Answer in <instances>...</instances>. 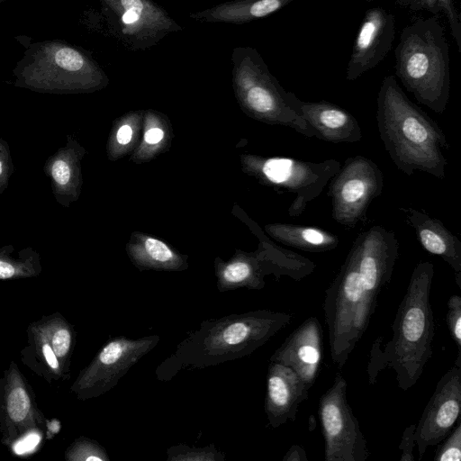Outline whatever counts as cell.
<instances>
[{
	"label": "cell",
	"instance_id": "obj_1",
	"mask_svg": "<svg viewBox=\"0 0 461 461\" xmlns=\"http://www.w3.org/2000/svg\"><path fill=\"white\" fill-rule=\"evenodd\" d=\"M399 256L396 234L372 226L355 239L322 304L333 363L342 369L369 325Z\"/></svg>",
	"mask_w": 461,
	"mask_h": 461
},
{
	"label": "cell",
	"instance_id": "obj_2",
	"mask_svg": "<svg viewBox=\"0 0 461 461\" xmlns=\"http://www.w3.org/2000/svg\"><path fill=\"white\" fill-rule=\"evenodd\" d=\"M434 266L418 263L391 326L386 343L378 337L373 343L367 364L369 384H375L380 372L392 369L397 385L407 391L420 379L433 351L435 322L429 302Z\"/></svg>",
	"mask_w": 461,
	"mask_h": 461
},
{
	"label": "cell",
	"instance_id": "obj_3",
	"mask_svg": "<svg viewBox=\"0 0 461 461\" xmlns=\"http://www.w3.org/2000/svg\"><path fill=\"white\" fill-rule=\"evenodd\" d=\"M292 319V314L284 312L255 310L203 321L157 366L156 378L169 382L182 370L202 369L249 356Z\"/></svg>",
	"mask_w": 461,
	"mask_h": 461
},
{
	"label": "cell",
	"instance_id": "obj_4",
	"mask_svg": "<svg viewBox=\"0 0 461 461\" xmlns=\"http://www.w3.org/2000/svg\"><path fill=\"white\" fill-rule=\"evenodd\" d=\"M379 136L395 167L411 176L415 171L438 179L446 176L450 148L440 126L412 103L394 76L384 77L376 98Z\"/></svg>",
	"mask_w": 461,
	"mask_h": 461
},
{
	"label": "cell",
	"instance_id": "obj_5",
	"mask_svg": "<svg viewBox=\"0 0 461 461\" xmlns=\"http://www.w3.org/2000/svg\"><path fill=\"white\" fill-rule=\"evenodd\" d=\"M395 76L415 99L437 113L450 92L449 46L437 16L415 18L405 26L394 50Z\"/></svg>",
	"mask_w": 461,
	"mask_h": 461
},
{
	"label": "cell",
	"instance_id": "obj_6",
	"mask_svg": "<svg viewBox=\"0 0 461 461\" xmlns=\"http://www.w3.org/2000/svg\"><path fill=\"white\" fill-rule=\"evenodd\" d=\"M91 73L86 55L60 40L31 43L13 70L15 86L49 94L84 89Z\"/></svg>",
	"mask_w": 461,
	"mask_h": 461
},
{
	"label": "cell",
	"instance_id": "obj_7",
	"mask_svg": "<svg viewBox=\"0 0 461 461\" xmlns=\"http://www.w3.org/2000/svg\"><path fill=\"white\" fill-rule=\"evenodd\" d=\"M328 184L332 219L353 229L366 221L371 203L382 194L384 175L372 159L357 155L348 158Z\"/></svg>",
	"mask_w": 461,
	"mask_h": 461
},
{
	"label": "cell",
	"instance_id": "obj_8",
	"mask_svg": "<svg viewBox=\"0 0 461 461\" xmlns=\"http://www.w3.org/2000/svg\"><path fill=\"white\" fill-rule=\"evenodd\" d=\"M348 383L337 373L319 401L325 461H366L370 456L360 424L348 402Z\"/></svg>",
	"mask_w": 461,
	"mask_h": 461
},
{
	"label": "cell",
	"instance_id": "obj_9",
	"mask_svg": "<svg viewBox=\"0 0 461 461\" xmlns=\"http://www.w3.org/2000/svg\"><path fill=\"white\" fill-rule=\"evenodd\" d=\"M261 176L271 185L294 194L288 209L291 217L302 215L340 167L334 158L320 162L275 157L261 160Z\"/></svg>",
	"mask_w": 461,
	"mask_h": 461
},
{
	"label": "cell",
	"instance_id": "obj_10",
	"mask_svg": "<svg viewBox=\"0 0 461 461\" xmlns=\"http://www.w3.org/2000/svg\"><path fill=\"white\" fill-rule=\"evenodd\" d=\"M461 411V356L438 380L419 422L415 444L420 457L429 447L438 445L452 430Z\"/></svg>",
	"mask_w": 461,
	"mask_h": 461
},
{
	"label": "cell",
	"instance_id": "obj_11",
	"mask_svg": "<svg viewBox=\"0 0 461 461\" xmlns=\"http://www.w3.org/2000/svg\"><path fill=\"white\" fill-rule=\"evenodd\" d=\"M396 35L395 15L381 6L365 12L346 69V79L355 81L377 67L392 49Z\"/></svg>",
	"mask_w": 461,
	"mask_h": 461
},
{
	"label": "cell",
	"instance_id": "obj_12",
	"mask_svg": "<svg viewBox=\"0 0 461 461\" xmlns=\"http://www.w3.org/2000/svg\"><path fill=\"white\" fill-rule=\"evenodd\" d=\"M322 329L319 320L303 321L273 353L270 362L292 368L310 391L315 383L322 360Z\"/></svg>",
	"mask_w": 461,
	"mask_h": 461
},
{
	"label": "cell",
	"instance_id": "obj_13",
	"mask_svg": "<svg viewBox=\"0 0 461 461\" xmlns=\"http://www.w3.org/2000/svg\"><path fill=\"white\" fill-rule=\"evenodd\" d=\"M159 340L158 335L139 339L118 336L110 339L95 360L92 372L93 390L101 393L112 389Z\"/></svg>",
	"mask_w": 461,
	"mask_h": 461
},
{
	"label": "cell",
	"instance_id": "obj_14",
	"mask_svg": "<svg viewBox=\"0 0 461 461\" xmlns=\"http://www.w3.org/2000/svg\"><path fill=\"white\" fill-rule=\"evenodd\" d=\"M293 107L313 129L315 137L329 142H357L362 130L357 120L347 110L330 102H306L288 92Z\"/></svg>",
	"mask_w": 461,
	"mask_h": 461
},
{
	"label": "cell",
	"instance_id": "obj_15",
	"mask_svg": "<svg viewBox=\"0 0 461 461\" xmlns=\"http://www.w3.org/2000/svg\"><path fill=\"white\" fill-rule=\"evenodd\" d=\"M309 398V391L289 366L270 362L267 375L265 412L268 426L278 428L296 418L299 405Z\"/></svg>",
	"mask_w": 461,
	"mask_h": 461
},
{
	"label": "cell",
	"instance_id": "obj_16",
	"mask_svg": "<svg viewBox=\"0 0 461 461\" xmlns=\"http://www.w3.org/2000/svg\"><path fill=\"white\" fill-rule=\"evenodd\" d=\"M406 222L427 252L440 257L453 269L455 281L461 289V241L437 218L412 207H399Z\"/></svg>",
	"mask_w": 461,
	"mask_h": 461
},
{
	"label": "cell",
	"instance_id": "obj_17",
	"mask_svg": "<svg viewBox=\"0 0 461 461\" xmlns=\"http://www.w3.org/2000/svg\"><path fill=\"white\" fill-rule=\"evenodd\" d=\"M82 156V149L71 135H68L66 145L50 155L44 163L42 170L50 178L54 198L63 207H68L71 202L77 199Z\"/></svg>",
	"mask_w": 461,
	"mask_h": 461
},
{
	"label": "cell",
	"instance_id": "obj_18",
	"mask_svg": "<svg viewBox=\"0 0 461 461\" xmlns=\"http://www.w3.org/2000/svg\"><path fill=\"white\" fill-rule=\"evenodd\" d=\"M267 230L279 242L307 252L330 251L339 243L336 234L313 226L278 223Z\"/></svg>",
	"mask_w": 461,
	"mask_h": 461
},
{
	"label": "cell",
	"instance_id": "obj_19",
	"mask_svg": "<svg viewBox=\"0 0 461 461\" xmlns=\"http://www.w3.org/2000/svg\"><path fill=\"white\" fill-rule=\"evenodd\" d=\"M395 3L411 11H427L433 14H444L457 50L461 51V17L454 0H395Z\"/></svg>",
	"mask_w": 461,
	"mask_h": 461
},
{
	"label": "cell",
	"instance_id": "obj_20",
	"mask_svg": "<svg viewBox=\"0 0 461 461\" xmlns=\"http://www.w3.org/2000/svg\"><path fill=\"white\" fill-rule=\"evenodd\" d=\"M225 456L213 444L190 447L181 443L167 449V461H224Z\"/></svg>",
	"mask_w": 461,
	"mask_h": 461
},
{
	"label": "cell",
	"instance_id": "obj_21",
	"mask_svg": "<svg viewBox=\"0 0 461 461\" xmlns=\"http://www.w3.org/2000/svg\"><path fill=\"white\" fill-rule=\"evenodd\" d=\"M145 262L155 267L176 269L180 266L178 258L163 241L148 238L144 242Z\"/></svg>",
	"mask_w": 461,
	"mask_h": 461
},
{
	"label": "cell",
	"instance_id": "obj_22",
	"mask_svg": "<svg viewBox=\"0 0 461 461\" xmlns=\"http://www.w3.org/2000/svg\"><path fill=\"white\" fill-rule=\"evenodd\" d=\"M438 445L433 457L435 461H460L461 422L459 420L448 435Z\"/></svg>",
	"mask_w": 461,
	"mask_h": 461
},
{
	"label": "cell",
	"instance_id": "obj_23",
	"mask_svg": "<svg viewBox=\"0 0 461 461\" xmlns=\"http://www.w3.org/2000/svg\"><path fill=\"white\" fill-rule=\"evenodd\" d=\"M447 324L450 335L457 348V355L461 356V297L453 294L447 301Z\"/></svg>",
	"mask_w": 461,
	"mask_h": 461
},
{
	"label": "cell",
	"instance_id": "obj_24",
	"mask_svg": "<svg viewBox=\"0 0 461 461\" xmlns=\"http://www.w3.org/2000/svg\"><path fill=\"white\" fill-rule=\"evenodd\" d=\"M9 416L15 421L23 420L30 410V399L23 388H15L9 394L7 401Z\"/></svg>",
	"mask_w": 461,
	"mask_h": 461
},
{
	"label": "cell",
	"instance_id": "obj_25",
	"mask_svg": "<svg viewBox=\"0 0 461 461\" xmlns=\"http://www.w3.org/2000/svg\"><path fill=\"white\" fill-rule=\"evenodd\" d=\"M14 172V165L9 144L0 138V195L7 189Z\"/></svg>",
	"mask_w": 461,
	"mask_h": 461
},
{
	"label": "cell",
	"instance_id": "obj_26",
	"mask_svg": "<svg viewBox=\"0 0 461 461\" xmlns=\"http://www.w3.org/2000/svg\"><path fill=\"white\" fill-rule=\"evenodd\" d=\"M416 424H410L403 430L398 448L401 450L400 461H414L413 447L415 446Z\"/></svg>",
	"mask_w": 461,
	"mask_h": 461
},
{
	"label": "cell",
	"instance_id": "obj_27",
	"mask_svg": "<svg viewBox=\"0 0 461 461\" xmlns=\"http://www.w3.org/2000/svg\"><path fill=\"white\" fill-rule=\"evenodd\" d=\"M13 249L12 245L0 248V279L11 278L17 273L18 266L8 257Z\"/></svg>",
	"mask_w": 461,
	"mask_h": 461
},
{
	"label": "cell",
	"instance_id": "obj_28",
	"mask_svg": "<svg viewBox=\"0 0 461 461\" xmlns=\"http://www.w3.org/2000/svg\"><path fill=\"white\" fill-rule=\"evenodd\" d=\"M71 336L68 330L61 329L55 332L52 339V349L58 357L65 356L70 347Z\"/></svg>",
	"mask_w": 461,
	"mask_h": 461
},
{
	"label": "cell",
	"instance_id": "obj_29",
	"mask_svg": "<svg viewBox=\"0 0 461 461\" xmlns=\"http://www.w3.org/2000/svg\"><path fill=\"white\" fill-rule=\"evenodd\" d=\"M40 436L37 433H31L19 440L14 447L17 455H23L35 448L40 442Z\"/></svg>",
	"mask_w": 461,
	"mask_h": 461
},
{
	"label": "cell",
	"instance_id": "obj_30",
	"mask_svg": "<svg viewBox=\"0 0 461 461\" xmlns=\"http://www.w3.org/2000/svg\"><path fill=\"white\" fill-rule=\"evenodd\" d=\"M283 461H308V457L303 447L293 445L284 456Z\"/></svg>",
	"mask_w": 461,
	"mask_h": 461
},
{
	"label": "cell",
	"instance_id": "obj_31",
	"mask_svg": "<svg viewBox=\"0 0 461 461\" xmlns=\"http://www.w3.org/2000/svg\"><path fill=\"white\" fill-rule=\"evenodd\" d=\"M164 137V132L159 128H152L146 131L144 135L145 141L149 144L159 142Z\"/></svg>",
	"mask_w": 461,
	"mask_h": 461
},
{
	"label": "cell",
	"instance_id": "obj_32",
	"mask_svg": "<svg viewBox=\"0 0 461 461\" xmlns=\"http://www.w3.org/2000/svg\"><path fill=\"white\" fill-rule=\"evenodd\" d=\"M42 352H43V355H44L45 359H46L47 363L49 364V366H50V367H52L54 369L58 368L59 362L56 357V354L54 353V351L50 348V346L48 344H45L42 347Z\"/></svg>",
	"mask_w": 461,
	"mask_h": 461
},
{
	"label": "cell",
	"instance_id": "obj_33",
	"mask_svg": "<svg viewBox=\"0 0 461 461\" xmlns=\"http://www.w3.org/2000/svg\"><path fill=\"white\" fill-rule=\"evenodd\" d=\"M132 136V130L131 126L125 124L122 125L117 132V140L120 144H127Z\"/></svg>",
	"mask_w": 461,
	"mask_h": 461
},
{
	"label": "cell",
	"instance_id": "obj_34",
	"mask_svg": "<svg viewBox=\"0 0 461 461\" xmlns=\"http://www.w3.org/2000/svg\"><path fill=\"white\" fill-rule=\"evenodd\" d=\"M140 13H139L135 10L128 9L123 14L122 20L123 23H125V24L133 23L140 19Z\"/></svg>",
	"mask_w": 461,
	"mask_h": 461
},
{
	"label": "cell",
	"instance_id": "obj_35",
	"mask_svg": "<svg viewBox=\"0 0 461 461\" xmlns=\"http://www.w3.org/2000/svg\"><path fill=\"white\" fill-rule=\"evenodd\" d=\"M121 3L122 6L127 10L132 9L139 13H141L143 8L141 0H121Z\"/></svg>",
	"mask_w": 461,
	"mask_h": 461
},
{
	"label": "cell",
	"instance_id": "obj_36",
	"mask_svg": "<svg viewBox=\"0 0 461 461\" xmlns=\"http://www.w3.org/2000/svg\"><path fill=\"white\" fill-rule=\"evenodd\" d=\"M5 1H6V0H0V4L4 3V2H5Z\"/></svg>",
	"mask_w": 461,
	"mask_h": 461
},
{
	"label": "cell",
	"instance_id": "obj_37",
	"mask_svg": "<svg viewBox=\"0 0 461 461\" xmlns=\"http://www.w3.org/2000/svg\"><path fill=\"white\" fill-rule=\"evenodd\" d=\"M365 1H366V2H372V1H374V0H365Z\"/></svg>",
	"mask_w": 461,
	"mask_h": 461
}]
</instances>
